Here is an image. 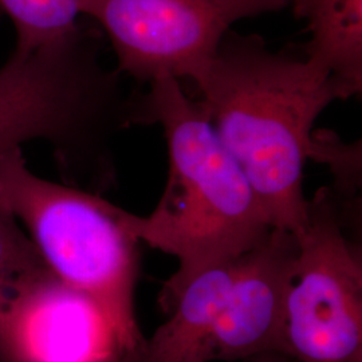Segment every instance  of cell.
Segmentation results:
<instances>
[{
  "label": "cell",
  "mask_w": 362,
  "mask_h": 362,
  "mask_svg": "<svg viewBox=\"0 0 362 362\" xmlns=\"http://www.w3.org/2000/svg\"><path fill=\"white\" fill-rule=\"evenodd\" d=\"M250 362H291L288 358H286L281 354H267V356H262L258 358H254Z\"/></svg>",
  "instance_id": "obj_14"
},
{
  "label": "cell",
  "mask_w": 362,
  "mask_h": 362,
  "mask_svg": "<svg viewBox=\"0 0 362 362\" xmlns=\"http://www.w3.org/2000/svg\"><path fill=\"white\" fill-rule=\"evenodd\" d=\"M97 28L77 27L0 69V155L31 140L52 148L64 179L94 192L116 181L113 141L140 125L143 91L101 59Z\"/></svg>",
  "instance_id": "obj_3"
},
{
  "label": "cell",
  "mask_w": 362,
  "mask_h": 362,
  "mask_svg": "<svg viewBox=\"0 0 362 362\" xmlns=\"http://www.w3.org/2000/svg\"><path fill=\"white\" fill-rule=\"evenodd\" d=\"M311 158L329 165L334 179L330 189L346 218V208L357 206L361 189V145L344 143L329 130H314Z\"/></svg>",
  "instance_id": "obj_13"
},
{
  "label": "cell",
  "mask_w": 362,
  "mask_h": 362,
  "mask_svg": "<svg viewBox=\"0 0 362 362\" xmlns=\"http://www.w3.org/2000/svg\"><path fill=\"white\" fill-rule=\"evenodd\" d=\"M293 0H85L110 40L117 70L137 83L192 81L212 61L231 27L276 13Z\"/></svg>",
  "instance_id": "obj_6"
},
{
  "label": "cell",
  "mask_w": 362,
  "mask_h": 362,
  "mask_svg": "<svg viewBox=\"0 0 362 362\" xmlns=\"http://www.w3.org/2000/svg\"><path fill=\"white\" fill-rule=\"evenodd\" d=\"M238 259L194 276L170 306L168 321L125 362H194L233 286Z\"/></svg>",
  "instance_id": "obj_9"
},
{
  "label": "cell",
  "mask_w": 362,
  "mask_h": 362,
  "mask_svg": "<svg viewBox=\"0 0 362 362\" xmlns=\"http://www.w3.org/2000/svg\"><path fill=\"white\" fill-rule=\"evenodd\" d=\"M290 7L308 23L305 55L360 94L362 0H293Z\"/></svg>",
  "instance_id": "obj_10"
},
{
  "label": "cell",
  "mask_w": 362,
  "mask_h": 362,
  "mask_svg": "<svg viewBox=\"0 0 362 362\" xmlns=\"http://www.w3.org/2000/svg\"><path fill=\"white\" fill-rule=\"evenodd\" d=\"M151 124L167 140L168 180L151 215L130 214L129 227L141 243L179 262L160 294L169 311L194 276L242 257L272 227L245 172L179 79L161 78L143 91L141 125Z\"/></svg>",
  "instance_id": "obj_2"
},
{
  "label": "cell",
  "mask_w": 362,
  "mask_h": 362,
  "mask_svg": "<svg viewBox=\"0 0 362 362\" xmlns=\"http://www.w3.org/2000/svg\"><path fill=\"white\" fill-rule=\"evenodd\" d=\"M119 361L103 314L50 270L19 293L0 325V362Z\"/></svg>",
  "instance_id": "obj_8"
},
{
  "label": "cell",
  "mask_w": 362,
  "mask_h": 362,
  "mask_svg": "<svg viewBox=\"0 0 362 362\" xmlns=\"http://www.w3.org/2000/svg\"><path fill=\"white\" fill-rule=\"evenodd\" d=\"M0 204L26 228L47 269L90 299L109 326L121 361L143 348L134 296L140 245L130 214L97 192L45 180L22 148L0 155Z\"/></svg>",
  "instance_id": "obj_4"
},
{
  "label": "cell",
  "mask_w": 362,
  "mask_h": 362,
  "mask_svg": "<svg viewBox=\"0 0 362 362\" xmlns=\"http://www.w3.org/2000/svg\"><path fill=\"white\" fill-rule=\"evenodd\" d=\"M47 270L21 223L0 204V325L19 293Z\"/></svg>",
  "instance_id": "obj_12"
},
{
  "label": "cell",
  "mask_w": 362,
  "mask_h": 362,
  "mask_svg": "<svg viewBox=\"0 0 362 362\" xmlns=\"http://www.w3.org/2000/svg\"><path fill=\"white\" fill-rule=\"evenodd\" d=\"M192 82L272 228L298 236L308 221L303 180L314 124L329 105L356 94L306 55L274 52L260 35L233 30Z\"/></svg>",
  "instance_id": "obj_1"
},
{
  "label": "cell",
  "mask_w": 362,
  "mask_h": 362,
  "mask_svg": "<svg viewBox=\"0 0 362 362\" xmlns=\"http://www.w3.org/2000/svg\"><path fill=\"white\" fill-rule=\"evenodd\" d=\"M85 0H0L16 30L15 52H28L77 27Z\"/></svg>",
  "instance_id": "obj_11"
},
{
  "label": "cell",
  "mask_w": 362,
  "mask_h": 362,
  "mask_svg": "<svg viewBox=\"0 0 362 362\" xmlns=\"http://www.w3.org/2000/svg\"><path fill=\"white\" fill-rule=\"evenodd\" d=\"M330 187L308 206L297 236L284 314V356L291 362H362L361 250Z\"/></svg>",
  "instance_id": "obj_5"
},
{
  "label": "cell",
  "mask_w": 362,
  "mask_h": 362,
  "mask_svg": "<svg viewBox=\"0 0 362 362\" xmlns=\"http://www.w3.org/2000/svg\"><path fill=\"white\" fill-rule=\"evenodd\" d=\"M297 250L294 233L272 228L239 257L233 286L194 362L284 356L286 290Z\"/></svg>",
  "instance_id": "obj_7"
}]
</instances>
